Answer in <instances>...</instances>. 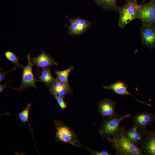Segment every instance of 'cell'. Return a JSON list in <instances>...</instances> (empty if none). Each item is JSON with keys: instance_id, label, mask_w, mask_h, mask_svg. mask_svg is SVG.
<instances>
[{"instance_id": "5", "label": "cell", "mask_w": 155, "mask_h": 155, "mask_svg": "<svg viewBox=\"0 0 155 155\" xmlns=\"http://www.w3.org/2000/svg\"><path fill=\"white\" fill-rule=\"evenodd\" d=\"M137 19L141 21L142 24H155V3L150 0L142 4L137 13Z\"/></svg>"}, {"instance_id": "4", "label": "cell", "mask_w": 155, "mask_h": 155, "mask_svg": "<svg viewBox=\"0 0 155 155\" xmlns=\"http://www.w3.org/2000/svg\"><path fill=\"white\" fill-rule=\"evenodd\" d=\"M142 5L127 2L120 7L118 12L119 13L118 22L119 27L124 28L130 22L136 19L138 12Z\"/></svg>"}, {"instance_id": "23", "label": "cell", "mask_w": 155, "mask_h": 155, "mask_svg": "<svg viewBox=\"0 0 155 155\" xmlns=\"http://www.w3.org/2000/svg\"><path fill=\"white\" fill-rule=\"evenodd\" d=\"M8 72H3L1 70L0 72V83L2 81L5 80V75Z\"/></svg>"}, {"instance_id": "13", "label": "cell", "mask_w": 155, "mask_h": 155, "mask_svg": "<svg viewBox=\"0 0 155 155\" xmlns=\"http://www.w3.org/2000/svg\"><path fill=\"white\" fill-rule=\"evenodd\" d=\"M147 129H142L133 126L128 129H125V136L137 146H140Z\"/></svg>"}, {"instance_id": "17", "label": "cell", "mask_w": 155, "mask_h": 155, "mask_svg": "<svg viewBox=\"0 0 155 155\" xmlns=\"http://www.w3.org/2000/svg\"><path fill=\"white\" fill-rule=\"evenodd\" d=\"M51 67L43 69V71H41L40 75L38 78L41 82L44 84L47 88L50 86L55 80L51 73Z\"/></svg>"}, {"instance_id": "21", "label": "cell", "mask_w": 155, "mask_h": 155, "mask_svg": "<svg viewBox=\"0 0 155 155\" xmlns=\"http://www.w3.org/2000/svg\"><path fill=\"white\" fill-rule=\"evenodd\" d=\"M83 147L85 148L89 152L93 155H110L111 154L106 150H103L101 151L94 150L89 148V147L83 146Z\"/></svg>"}, {"instance_id": "24", "label": "cell", "mask_w": 155, "mask_h": 155, "mask_svg": "<svg viewBox=\"0 0 155 155\" xmlns=\"http://www.w3.org/2000/svg\"><path fill=\"white\" fill-rule=\"evenodd\" d=\"M7 83H5L3 84L0 85V93L4 91L6 88V85Z\"/></svg>"}, {"instance_id": "6", "label": "cell", "mask_w": 155, "mask_h": 155, "mask_svg": "<svg viewBox=\"0 0 155 155\" xmlns=\"http://www.w3.org/2000/svg\"><path fill=\"white\" fill-rule=\"evenodd\" d=\"M27 58L28 61V64L25 67L23 68L21 84L18 88L20 90H22L30 87H33L36 88V80L34 77L32 71L34 64L31 60L30 53L27 56Z\"/></svg>"}, {"instance_id": "3", "label": "cell", "mask_w": 155, "mask_h": 155, "mask_svg": "<svg viewBox=\"0 0 155 155\" xmlns=\"http://www.w3.org/2000/svg\"><path fill=\"white\" fill-rule=\"evenodd\" d=\"M53 123L57 141L77 147H83L75 132L70 127L57 120H54Z\"/></svg>"}, {"instance_id": "7", "label": "cell", "mask_w": 155, "mask_h": 155, "mask_svg": "<svg viewBox=\"0 0 155 155\" xmlns=\"http://www.w3.org/2000/svg\"><path fill=\"white\" fill-rule=\"evenodd\" d=\"M142 43L150 49L155 47V24H142L140 28Z\"/></svg>"}, {"instance_id": "2", "label": "cell", "mask_w": 155, "mask_h": 155, "mask_svg": "<svg viewBox=\"0 0 155 155\" xmlns=\"http://www.w3.org/2000/svg\"><path fill=\"white\" fill-rule=\"evenodd\" d=\"M131 116L129 114L121 115L117 113L113 116L102 119L99 126V134L108 141L112 139L119 131L120 123L125 119Z\"/></svg>"}, {"instance_id": "12", "label": "cell", "mask_w": 155, "mask_h": 155, "mask_svg": "<svg viewBox=\"0 0 155 155\" xmlns=\"http://www.w3.org/2000/svg\"><path fill=\"white\" fill-rule=\"evenodd\" d=\"M116 103L109 99L101 100L98 104V110L102 119L113 116L117 114L115 111Z\"/></svg>"}, {"instance_id": "18", "label": "cell", "mask_w": 155, "mask_h": 155, "mask_svg": "<svg viewBox=\"0 0 155 155\" xmlns=\"http://www.w3.org/2000/svg\"><path fill=\"white\" fill-rule=\"evenodd\" d=\"M73 69V67L71 66L63 70L60 71L56 70L55 73L56 76V79L66 85L69 86L68 80L69 74Z\"/></svg>"}, {"instance_id": "22", "label": "cell", "mask_w": 155, "mask_h": 155, "mask_svg": "<svg viewBox=\"0 0 155 155\" xmlns=\"http://www.w3.org/2000/svg\"><path fill=\"white\" fill-rule=\"evenodd\" d=\"M53 96L62 109L67 108V105L64 100V98L55 95H53Z\"/></svg>"}, {"instance_id": "8", "label": "cell", "mask_w": 155, "mask_h": 155, "mask_svg": "<svg viewBox=\"0 0 155 155\" xmlns=\"http://www.w3.org/2000/svg\"><path fill=\"white\" fill-rule=\"evenodd\" d=\"M70 24L69 27L68 33L71 35L82 34L91 26L90 22L86 19L78 18H69Z\"/></svg>"}, {"instance_id": "25", "label": "cell", "mask_w": 155, "mask_h": 155, "mask_svg": "<svg viewBox=\"0 0 155 155\" xmlns=\"http://www.w3.org/2000/svg\"><path fill=\"white\" fill-rule=\"evenodd\" d=\"M125 3L133 2L137 3V0H125Z\"/></svg>"}, {"instance_id": "16", "label": "cell", "mask_w": 155, "mask_h": 155, "mask_svg": "<svg viewBox=\"0 0 155 155\" xmlns=\"http://www.w3.org/2000/svg\"><path fill=\"white\" fill-rule=\"evenodd\" d=\"M95 2L103 9L107 10H115L118 12L120 7L117 0H94Z\"/></svg>"}, {"instance_id": "15", "label": "cell", "mask_w": 155, "mask_h": 155, "mask_svg": "<svg viewBox=\"0 0 155 155\" xmlns=\"http://www.w3.org/2000/svg\"><path fill=\"white\" fill-rule=\"evenodd\" d=\"M49 91L53 95H55L64 98L65 96L67 94L72 95L73 90L69 86L56 79L50 86Z\"/></svg>"}, {"instance_id": "9", "label": "cell", "mask_w": 155, "mask_h": 155, "mask_svg": "<svg viewBox=\"0 0 155 155\" xmlns=\"http://www.w3.org/2000/svg\"><path fill=\"white\" fill-rule=\"evenodd\" d=\"M144 154L155 155V130L146 131L141 144Z\"/></svg>"}, {"instance_id": "26", "label": "cell", "mask_w": 155, "mask_h": 155, "mask_svg": "<svg viewBox=\"0 0 155 155\" xmlns=\"http://www.w3.org/2000/svg\"><path fill=\"white\" fill-rule=\"evenodd\" d=\"M154 0V1H155V0Z\"/></svg>"}, {"instance_id": "19", "label": "cell", "mask_w": 155, "mask_h": 155, "mask_svg": "<svg viewBox=\"0 0 155 155\" xmlns=\"http://www.w3.org/2000/svg\"><path fill=\"white\" fill-rule=\"evenodd\" d=\"M31 105L30 103H28L26 108L19 113L18 116L19 119H20L22 123H25L26 122L27 123L32 134V131L30 127L28 121L29 112Z\"/></svg>"}, {"instance_id": "11", "label": "cell", "mask_w": 155, "mask_h": 155, "mask_svg": "<svg viewBox=\"0 0 155 155\" xmlns=\"http://www.w3.org/2000/svg\"><path fill=\"white\" fill-rule=\"evenodd\" d=\"M31 60L38 69L51 67L53 65H58L53 57L43 51L36 57H31Z\"/></svg>"}, {"instance_id": "27", "label": "cell", "mask_w": 155, "mask_h": 155, "mask_svg": "<svg viewBox=\"0 0 155 155\" xmlns=\"http://www.w3.org/2000/svg\"></svg>"}, {"instance_id": "14", "label": "cell", "mask_w": 155, "mask_h": 155, "mask_svg": "<svg viewBox=\"0 0 155 155\" xmlns=\"http://www.w3.org/2000/svg\"><path fill=\"white\" fill-rule=\"evenodd\" d=\"M128 86L124 81L118 80L114 83L109 85L105 86L103 88L105 90H112L118 94L121 95H129L133 97L137 101L140 102L148 106H152L149 104L145 103L138 100L134 96L131 95L128 89Z\"/></svg>"}, {"instance_id": "10", "label": "cell", "mask_w": 155, "mask_h": 155, "mask_svg": "<svg viewBox=\"0 0 155 155\" xmlns=\"http://www.w3.org/2000/svg\"><path fill=\"white\" fill-rule=\"evenodd\" d=\"M133 126L146 129L147 125L155 121V113L140 112L133 116Z\"/></svg>"}, {"instance_id": "1", "label": "cell", "mask_w": 155, "mask_h": 155, "mask_svg": "<svg viewBox=\"0 0 155 155\" xmlns=\"http://www.w3.org/2000/svg\"><path fill=\"white\" fill-rule=\"evenodd\" d=\"M125 129L120 127L118 132L108 140L117 155H143L141 148L135 145L125 135Z\"/></svg>"}, {"instance_id": "20", "label": "cell", "mask_w": 155, "mask_h": 155, "mask_svg": "<svg viewBox=\"0 0 155 155\" xmlns=\"http://www.w3.org/2000/svg\"><path fill=\"white\" fill-rule=\"evenodd\" d=\"M4 54L8 60L14 63L15 66L12 70L18 67H24L20 64L19 62V57L16 55L13 52L9 51H6L4 52Z\"/></svg>"}]
</instances>
